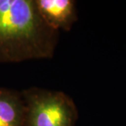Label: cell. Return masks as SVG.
<instances>
[{"instance_id":"1","label":"cell","mask_w":126,"mask_h":126,"mask_svg":"<svg viewBox=\"0 0 126 126\" xmlns=\"http://www.w3.org/2000/svg\"><path fill=\"white\" fill-rule=\"evenodd\" d=\"M59 36L41 18L35 0H0V64L52 58Z\"/></svg>"},{"instance_id":"3","label":"cell","mask_w":126,"mask_h":126,"mask_svg":"<svg viewBox=\"0 0 126 126\" xmlns=\"http://www.w3.org/2000/svg\"><path fill=\"white\" fill-rule=\"evenodd\" d=\"M35 3L44 22L55 31H70L78 19L74 0H35Z\"/></svg>"},{"instance_id":"4","label":"cell","mask_w":126,"mask_h":126,"mask_svg":"<svg viewBox=\"0 0 126 126\" xmlns=\"http://www.w3.org/2000/svg\"><path fill=\"white\" fill-rule=\"evenodd\" d=\"M21 92L0 87V126H26Z\"/></svg>"},{"instance_id":"2","label":"cell","mask_w":126,"mask_h":126,"mask_svg":"<svg viewBox=\"0 0 126 126\" xmlns=\"http://www.w3.org/2000/svg\"><path fill=\"white\" fill-rule=\"evenodd\" d=\"M26 111V126H74L78 109L62 91L32 87L21 92Z\"/></svg>"}]
</instances>
